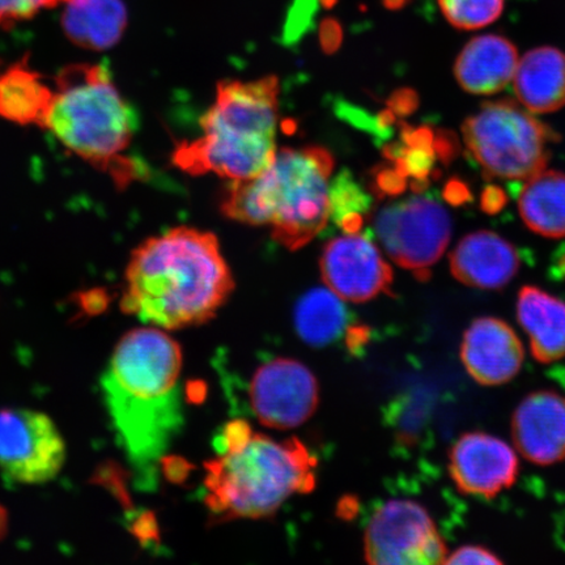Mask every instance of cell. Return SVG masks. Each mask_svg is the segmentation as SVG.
<instances>
[{"mask_svg":"<svg viewBox=\"0 0 565 565\" xmlns=\"http://www.w3.org/2000/svg\"><path fill=\"white\" fill-rule=\"evenodd\" d=\"M181 372L180 344L153 327L127 333L104 374L106 406L141 490L157 486L161 459L182 428Z\"/></svg>","mask_w":565,"mask_h":565,"instance_id":"cell-1","label":"cell"},{"mask_svg":"<svg viewBox=\"0 0 565 565\" xmlns=\"http://www.w3.org/2000/svg\"><path fill=\"white\" fill-rule=\"evenodd\" d=\"M126 281L124 312L162 330L209 322L235 287L217 238L188 227L139 245L127 266Z\"/></svg>","mask_w":565,"mask_h":565,"instance_id":"cell-2","label":"cell"},{"mask_svg":"<svg viewBox=\"0 0 565 565\" xmlns=\"http://www.w3.org/2000/svg\"><path fill=\"white\" fill-rule=\"evenodd\" d=\"M216 450L204 465V503L217 520L265 519L315 489L317 461L298 439L278 441L233 420L218 435Z\"/></svg>","mask_w":565,"mask_h":565,"instance_id":"cell-3","label":"cell"},{"mask_svg":"<svg viewBox=\"0 0 565 565\" xmlns=\"http://www.w3.org/2000/svg\"><path fill=\"white\" fill-rule=\"evenodd\" d=\"M333 169L324 148H282L263 173L231 183L222 210L233 221L270 225L275 242L298 250L330 221Z\"/></svg>","mask_w":565,"mask_h":565,"instance_id":"cell-4","label":"cell"},{"mask_svg":"<svg viewBox=\"0 0 565 565\" xmlns=\"http://www.w3.org/2000/svg\"><path fill=\"white\" fill-rule=\"evenodd\" d=\"M278 97L275 76L222 82L202 118V137L179 148L177 164L192 174L212 172L233 181L263 173L277 154Z\"/></svg>","mask_w":565,"mask_h":565,"instance_id":"cell-5","label":"cell"},{"mask_svg":"<svg viewBox=\"0 0 565 565\" xmlns=\"http://www.w3.org/2000/svg\"><path fill=\"white\" fill-rule=\"evenodd\" d=\"M41 126L71 152L109 167L129 147L137 115L113 84L105 65H73L56 77Z\"/></svg>","mask_w":565,"mask_h":565,"instance_id":"cell-6","label":"cell"},{"mask_svg":"<svg viewBox=\"0 0 565 565\" xmlns=\"http://www.w3.org/2000/svg\"><path fill=\"white\" fill-rule=\"evenodd\" d=\"M471 157L487 175L529 180L545 171L555 132L511 102L486 103L462 125Z\"/></svg>","mask_w":565,"mask_h":565,"instance_id":"cell-7","label":"cell"},{"mask_svg":"<svg viewBox=\"0 0 565 565\" xmlns=\"http://www.w3.org/2000/svg\"><path fill=\"white\" fill-rule=\"evenodd\" d=\"M374 233L395 264L428 278L450 243L451 221L441 204L427 196H412L380 210Z\"/></svg>","mask_w":565,"mask_h":565,"instance_id":"cell-8","label":"cell"},{"mask_svg":"<svg viewBox=\"0 0 565 565\" xmlns=\"http://www.w3.org/2000/svg\"><path fill=\"white\" fill-rule=\"evenodd\" d=\"M364 555L366 562L376 565H429L445 563L449 554L426 508L397 499L371 515Z\"/></svg>","mask_w":565,"mask_h":565,"instance_id":"cell-9","label":"cell"},{"mask_svg":"<svg viewBox=\"0 0 565 565\" xmlns=\"http://www.w3.org/2000/svg\"><path fill=\"white\" fill-rule=\"evenodd\" d=\"M65 458V441L47 415L31 409L0 412V469L11 482H49L58 476Z\"/></svg>","mask_w":565,"mask_h":565,"instance_id":"cell-10","label":"cell"},{"mask_svg":"<svg viewBox=\"0 0 565 565\" xmlns=\"http://www.w3.org/2000/svg\"><path fill=\"white\" fill-rule=\"evenodd\" d=\"M249 399L254 415L265 427L294 429L312 418L320 402V386L306 364L277 358L254 372Z\"/></svg>","mask_w":565,"mask_h":565,"instance_id":"cell-11","label":"cell"},{"mask_svg":"<svg viewBox=\"0 0 565 565\" xmlns=\"http://www.w3.org/2000/svg\"><path fill=\"white\" fill-rule=\"evenodd\" d=\"M321 275L345 302L362 303L391 292L393 270L366 233L348 232L324 246Z\"/></svg>","mask_w":565,"mask_h":565,"instance_id":"cell-12","label":"cell"},{"mask_svg":"<svg viewBox=\"0 0 565 565\" xmlns=\"http://www.w3.org/2000/svg\"><path fill=\"white\" fill-rule=\"evenodd\" d=\"M449 475L462 493L491 500L510 490L518 480L519 456L510 444L497 436L465 434L451 447Z\"/></svg>","mask_w":565,"mask_h":565,"instance_id":"cell-13","label":"cell"},{"mask_svg":"<svg viewBox=\"0 0 565 565\" xmlns=\"http://www.w3.org/2000/svg\"><path fill=\"white\" fill-rule=\"evenodd\" d=\"M525 350L510 323L497 317H480L465 331L461 362L479 385L510 383L522 369Z\"/></svg>","mask_w":565,"mask_h":565,"instance_id":"cell-14","label":"cell"},{"mask_svg":"<svg viewBox=\"0 0 565 565\" xmlns=\"http://www.w3.org/2000/svg\"><path fill=\"white\" fill-rule=\"evenodd\" d=\"M512 437L529 462L548 466L565 459V397L553 391L529 394L515 408Z\"/></svg>","mask_w":565,"mask_h":565,"instance_id":"cell-15","label":"cell"},{"mask_svg":"<svg viewBox=\"0 0 565 565\" xmlns=\"http://www.w3.org/2000/svg\"><path fill=\"white\" fill-rule=\"evenodd\" d=\"M451 275L465 286L494 291L510 285L520 257L507 239L489 231L471 233L450 254Z\"/></svg>","mask_w":565,"mask_h":565,"instance_id":"cell-16","label":"cell"},{"mask_svg":"<svg viewBox=\"0 0 565 565\" xmlns=\"http://www.w3.org/2000/svg\"><path fill=\"white\" fill-rule=\"evenodd\" d=\"M519 52L503 35L483 34L472 39L459 53L456 79L471 95H494L513 79Z\"/></svg>","mask_w":565,"mask_h":565,"instance_id":"cell-17","label":"cell"},{"mask_svg":"<svg viewBox=\"0 0 565 565\" xmlns=\"http://www.w3.org/2000/svg\"><path fill=\"white\" fill-rule=\"evenodd\" d=\"M518 320L536 362L551 364L565 358V301L539 287H522Z\"/></svg>","mask_w":565,"mask_h":565,"instance_id":"cell-18","label":"cell"},{"mask_svg":"<svg viewBox=\"0 0 565 565\" xmlns=\"http://www.w3.org/2000/svg\"><path fill=\"white\" fill-rule=\"evenodd\" d=\"M514 90L533 113H553L565 106V54L551 46L536 47L519 61Z\"/></svg>","mask_w":565,"mask_h":565,"instance_id":"cell-19","label":"cell"},{"mask_svg":"<svg viewBox=\"0 0 565 565\" xmlns=\"http://www.w3.org/2000/svg\"><path fill=\"white\" fill-rule=\"evenodd\" d=\"M62 26L75 45L103 52L121 40L127 25L122 0H67Z\"/></svg>","mask_w":565,"mask_h":565,"instance_id":"cell-20","label":"cell"},{"mask_svg":"<svg viewBox=\"0 0 565 565\" xmlns=\"http://www.w3.org/2000/svg\"><path fill=\"white\" fill-rule=\"evenodd\" d=\"M519 207L529 230L550 238L565 237V173L542 171L530 177Z\"/></svg>","mask_w":565,"mask_h":565,"instance_id":"cell-21","label":"cell"},{"mask_svg":"<svg viewBox=\"0 0 565 565\" xmlns=\"http://www.w3.org/2000/svg\"><path fill=\"white\" fill-rule=\"evenodd\" d=\"M345 301L328 287L310 289L296 303V333L312 348H324L338 341L349 327Z\"/></svg>","mask_w":565,"mask_h":565,"instance_id":"cell-22","label":"cell"},{"mask_svg":"<svg viewBox=\"0 0 565 565\" xmlns=\"http://www.w3.org/2000/svg\"><path fill=\"white\" fill-rule=\"evenodd\" d=\"M52 97L53 90L26 63H17L0 74V116L12 122L41 126Z\"/></svg>","mask_w":565,"mask_h":565,"instance_id":"cell-23","label":"cell"},{"mask_svg":"<svg viewBox=\"0 0 565 565\" xmlns=\"http://www.w3.org/2000/svg\"><path fill=\"white\" fill-rule=\"evenodd\" d=\"M451 26L477 31L494 23L504 11L505 0H437Z\"/></svg>","mask_w":565,"mask_h":565,"instance_id":"cell-24","label":"cell"},{"mask_svg":"<svg viewBox=\"0 0 565 565\" xmlns=\"http://www.w3.org/2000/svg\"><path fill=\"white\" fill-rule=\"evenodd\" d=\"M127 472L115 461H106L98 466L92 482L104 487L113 494L127 512L132 510V501L127 491Z\"/></svg>","mask_w":565,"mask_h":565,"instance_id":"cell-25","label":"cell"},{"mask_svg":"<svg viewBox=\"0 0 565 565\" xmlns=\"http://www.w3.org/2000/svg\"><path fill=\"white\" fill-rule=\"evenodd\" d=\"M66 2L67 0H0V26L31 19L42 10Z\"/></svg>","mask_w":565,"mask_h":565,"instance_id":"cell-26","label":"cell"},{"mask_svg":"<svg viewBox=\"0 0 565 565\" xmlns=\"http://www.w3.org/2000/svg\"><path fill=\"white\" fill-rule=\"evenodd\" d=\"M503 561L500 559L492 551L487 550L482 546H463L459 547L448 555L445 564H501Z\"/></svg>","mask_w":565,"mask_h":565,"instance_id":"cell-27","label":"cell"},{"mask_svg":"<svg viewBox=\"0 0 565 565\" xmlns=\"http://www.w3.org/2000/svg\"><path fill=\"white\" fill-rule=\"evenodd\" d=\"M127 527L141 545H148V543L157 542L159 539L158 522L150 512L134 514Z\"/></svg>","mask_w":565,"mask_h":565,"instance_id":"cell-28","label":"cell"},{"mask_svg":"<svg viewBox=\"0 0 565 565\" xmlns=\"http://www.w3.org/2000/svg\"><path fill=\"white\" fill-rule=\"evenodd\" d=\"M109 303V295L102 288L90 289V291L77 296V306L81 307L82 313L86 316L104 313Z\"/></svg>","mask_w":565,"mask_h":565,"instance_id":"cell-29","label":"cell"},{"mask_svg":"<svg viewBox=\"0 0 565 565\" xmlns=\"http://www.w3.org/2000/svg\"><path fill=\"white\" fill-rule=\"evenodd\" d=\"M505 204L507 195L503 192V189L498 186H489L484 189L480 206H482V210L487 212V214H497V212L503 210Z\"/></svg>","mask_w":565,"mask_h":565,"instance_id":"cell-30","label":"cell"},{"mask_svg":"<svg viewBox=\"0 0 565 565\" xmlns=\"http://www.w3.org/2000/svg\"><path fill=\"white\" fill-rule=\"evenodd\" d=\"M444 195L447 198L448 202L455 204V206H459V204H463L466 201L470 200L468 186L458 180H451L447 183V186H445L444 190Z\"/></svg>","mask_w":565,"mask_h":565,"instance_id":"cell-31","label":"cell"},{"mask_svg":"<svg viewBox=\"0 0 565 565\" xmlns=\"http://www.w3.org/2000/svg\"><path fill=\"white\" fill-rule=\"evenodd\" d=\"M7 530H9V514H7V511L2 505H0V540H3Z\"/></svg>","mask_w":565,"mask_h":565,"instance_id":"cell-32","label":"cell"}]
</instances>
